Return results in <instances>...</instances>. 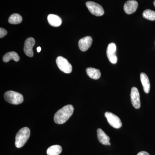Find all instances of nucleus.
<instances>
[{
  "instance_id": "19",
  "label": "nucleus",
  "mask_w": 155,
  "mask_h": 155,
  "mask_svg": "<svg viewBox=\"0 0 155 155\" xmlns=\"http://www.w3.org/2000/svg\"><path fill=\"white\" fill-rule=\"evenodd\" d=\"M143 16L148 20L154 21L155 20V11L150 9H147L143 11Z\"/></svg>"
},
{
  "instance_id": "11",
  "label": "nucleus",
  "mask_w": 155,
  "mask_h": 155,
  "mask_svg": "<svg viewBox=\"0 0 155 155\" xmlns=\"http://www.w3.org/2000/svg\"><path fill=\"white\" fill-rule=\"evenodd\" d=\"M138 3L135 0L127 1L124 6V10L127 14H133L136 11L138 8Z\"/></svg>"
},
{
  "instance_id": "8",
  "label": "nucleus",
  "mask_w": 155,
  "mask_h": 155,
  "mask_svg": "<svg viewBox=\"0 0 155 155\" xmlns=\"http://www.w3.org/2000/svg\"><path fill=\"white\" fill-rule=\"evenodd\" d=\"M130 99L132 105L136 109H139L140 107V96L137 88L133 87L130 92Z\"/></svg>"
},
{
  "instance_id": "24",
  "label": "nucleus",
  "mask_w": 155,
  "mask_h": 155,
  "mask_svg": "<svg viewBox=\"0 0 155 155\" xmlns=\"http://www.w3.org/2000/svg\"><path fill=\"white\" fill-rule=\"evenodd\" d=\"M111 145V143H110V142L109 143V144H108V145L110 146Z\"/></svg>"
},
{
  "instance_id": "9",
  "label": "nucleus",
  "mask_w": 155,
  "mask_h": 155,
  "mask_svg": "<svg viewBox=\"0 0 155 155\" xmlns=\"http://www.w3.org/2000/svg\"><path fill=\"white\" fill-rule=\"evenodd\" d=\"M35 40L32 37L26 39L24 44V52L26 56L32 57L34 56L33 48L35 45Z\"/></svg>"
},
{
  "instance_id": "22",
  "label": "nucleus",
  "mask_w": 155,
  "mask_h": 155,
  "mask_svg": "<svg viewBox=\"0 0 155 155\" xmlns=\"http://www.w3.org/2000/svg\"><path fill=\"white\" fill-rule=\"evenodd\" d=\"M37 50L38 52H40L41 51V48L40 47H38L37 48Z\"/></svg>"
},
{
  "instance_id": "18",
  "label": "nucleus",
  "mask_w": 155,
  "mask_h": 155,
  "mask_svg": "<svg viewBox=\"0 0 155 155\" xmlns=\"http://www.w3.org/2000/svg\"><path fill=\"white\" fill-rule=\"evenodd\" d=\"M22 20L21 15L18 14H12L8 19L9 23L12 24H18L21 23Z\"/></svg>"
},
{
  "instance_id": "17",
  "label": "nucleus",
  "mask_w": 155,
  "mask_h": 155,
  "mask_svg": "<svg viewBox=\"0 0 155 155\" xmlns=\"http://www.w3.org/2000/svg\"><path fill=\"white\" fill-rule=\"evenodd\" d=\"M62 151V147L59 145H54L49 147L47 150L48 155H59Z\"/></svg>"
},
{
  "instance_id": "16",
  "label": "nucleus",
  "mask_w": 155,
  "mask_h": 155,
  "mask_svg": "<svg viewBox=\"0 0 155 155\" xmlns=\"http://www.w3.org/2000/svg\"><path fill=\"white\" fill-rule=\"evenodd\" d=\"M11 60H14L16 62H18L20 60V58L18 54L14 51L7 53L3 58V61L5 63H8Z\"/></svg>"
},
{
  "instance_id": "14",
  "label": "nucleus",
  "mask_w": 155,
  "mask_h": 155,
  "mask_svg": "<svg viewBox=\"0 0 155 155\" xmlns=\"http://www.w3.org/2000/svg\"><path fill=\"white\" fill-rule=\"evenodd\" d=\"M140 78L145 93H149L150 88V84L148 77L145 73L142 72L140 74Z\"/></svg>"
},
{
  "instance_id": "13",
  "label": "nucleus",
  "mask_w": 155,
  "mask_h": 155,
  "mask_svg": "<svg viewBox=\"0 0 155 155\" xmlns=\"http://www.w3.org/2000/svg\"><path fill=\"white\" fill-rule=\"evenodd\" d=\"M49 24L54 27H59L62 24L61 17L54 14H49L48 17Z\"/></svg>"
},
{
  "instance_id": "1",
  "label": "nucleus",
  "mask_w": 155,
  "mask_h": 155,
  "mask_svg": "<svg viewBox=\"0 0 155 155\" xmlns=\"http://www.w3.org/2000/svg\"><path fill=\"white\" fill-rule=\"evenodd\" d=\"M74 112V107L67 105L57 111L54 116V121L57 124H63L69 120Z\"/></svg>"
},
{
  "instance_id": "2",
  "label": "nucleus",
  "mask_w": 155,
  "mask_h": 155,
  "mask_svg": "<svg viewBox=\"0 0 155 155\" xmlns=\"http://www.w3.org/2000/svg\"><path fill=\"white\" fill-rule=\"evenodd\" d=\"M30 130L28 127H22L19 130L15 137V146L18 148L22 147L30 137Z\"/></svg>"
},
{
  "instance_id": "7",
  "label": "nucleus",
  "mask_w": 155,
  "mask_h": 155,
  "mask_svg": "<svg viewBox=\"0 0 155 155\" xmlns=\"http://www.w3.org/2000/svg\"><path fill=\"white\" fill-rule=\"evenodd\" d=\"M116 51V45L114 43H111L108 45L107 50V57L109 61L113 64H116L117 62Z\"/></svg>"
},
{
  "instance_id": "4",
  "label": "nucleus",
  "mask_w": 155,
  "mask_h": 155,
  "mask_svg": "<svg viewBox=\"0 0 155 155\" xmlns=\"http://www.w3.org/2000/svg\"><path fill=\"white\" fill-rule=\"evenodd\" d=\"M56 64L59 69L64 73L69 74L72 72V65L64 57L61 56L58 57L56 59Z\"/></svg>"
},
{
  "instance_id": "23",
  "label": "nucleus",
  "mask_w": 155,
  "mask_h": 155,
  "mask_svg": "<svg viewBox=\"0 0 155 155\" xmlns=\"http://www.w3.org/2000/svg\"><path fill=\"white\" fill-rule=\"evenodd\" d=\"M153 4H154V5L155 7V1H154V2Z\"/></svg>"
},
{
  "instance_id": "10",
  "label": "nucleus",
  "mask_w": 155,
  "mask_h": 155,
  "mask_svg": "<svg viewBox=\"0 0 155 155\" xmlns=\"http://www.w3.org/2000/svg\"><path fill=\"white\" fill-rule=\"evenodd\" d=\"M92 38L91 36H86L81 39L78 41V47L81 51H86L91 46Z\"/></svg>"
},
{
  "instance_id": "12",
  "label": "nucleus",
  "mask_w": 155,
  "mask_h": 155,
  "mask_svg": "<svg viewBox=\"0 0 155 155\" xmlns=\"http://www.w3.org/2000/svg\"><path fill=\"white\" fill-rule=\"evenodd\" d=\"M97 136L99 141L101 144L108 145L110 143V137L101 128L97 130Z\"/></svg>"
},
{
  "instance_id": "5",
  "label": "nucleus",
  "mask_w": 155,
  "mask_h": 155,
  "mask_svg": "<svg viewBox=\"0 0 155 155\" xmlns=\"http://www.w3.org/2000/svg\"><path fill=\"white\" fill-rule=\"evenodd\" d=\"M86 5L91 13L97 17L103 16L104 14V11L102 7L94 2H87Z\"/></svg>"
},
{
  "instance_id": "20",
  "label": "nucleus",
  "mask_w": 155,
  "mask_h": 155,
  "mask_svg": "<svg viewBox=\"0 0 155 155\" xmlns=\"http://www.w3.org/2000/svg\"><path fill=\"white\" fill-rule=\"evenodd\" d=\"M8 33L7 30L2 28H0V38H3L5 36H6Z\"/></svg>"
},
{
  "instance_id": "21",
  "label": "nucleus",
  "mask_w": 155,
  "mask_h": 155,
  "mask_svg": "<svg viewBox=\"0 0 155 155\" xmlns=\"http://www.w3.org/2000/svg\"><path fill=\"white\" fill-rule=\"evenodd\" d=\"M137 155H150V154L149 153H148L146 151H143L140 152L139 153H138Z\"/></svg>"
},
{
  "instance_id": "15",
  "label": "nucleus",
  "mask_w": 155,
  "mask_h": 155,
  "mask_svg": "<svg viewBox=\"0 0 155 155\" xmlns=\"http://www.w3.org/2000/svg\"><path fill=\"white\" fill-rule=\"evenodd\" d=\"M86 72L89 77L92 79L97 80L101 77V73L99 69L89 67L87 68Z\"/></svg>"
},
{
  "instance_id": "3",
  "label": "nucleus",
  "mask_w": 155,
  "mask_h": 155,
  "mask_svg": "<svg viewBox=\"0 0 155 155\" xmlns=\"http://www.w3.org/2000/svg\"><path fill=\"white\" fill-rule=\"evenodd\" d=\"M4 98L7 102L14 105L22 104L24 101L22 94L12 91H9L5 93Z\"/></svg>"
},
{
  "instance_id": "6",
  "label": "nucleus",
  "mask_w": 155,
  "mask_h": 155,
  "mask_svg": "<svg viewBox=\"0 0 155 155\" xmlns=\"http://www.w3.org/2000/svg\"><path fill=\"white\" fill-rule=\"evenodd\" d=\"M108 123L114 128L118 129L122 126V123L118 116L111 112H107L105 114Z\"/></svg>"
}]
</instances>
